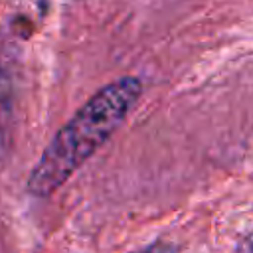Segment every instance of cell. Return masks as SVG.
<instances>
[{"instance_id":"2","label":"cell","mask_w":253,"mask_h":253,"mask_svg":"<svg viewBox=\"0 0 253 253\" xmlns=\"http://www.w3.org/2000/svg\"><path fill=\"white\" fill-rule=\"evenodd\" d=\"M132 253H178V249L172 245V243H166V241H156L152 245H146L138 251H132Z\"/></svg>"},{"instance_id":"3","label":"cell","mask_w":253,"mask_h":253,"mask_svg":"<svg viewBox=\"0 0 253 253\" xmlns=\"http://www.w3.org/2000/svg\"><path fill=\"white\" fill-rule=\"evenodd\" d=\"M237 253H253V231L241 237L237 243Z\"/></svg>"},{"instance_id":"1","label":"cell","mask_w":253,"mask_h":253,"mask_svg":"<svg viewBox=\"0 0 253 253\" xmlns=\"http://www.w3.org/2000/svg\"><path fill=\"white\" fill-rule=\"evenodd\" d=\"M142 95L136 77H119L99 89L55 132L30 170L26 190L34 198L55 194L117 130Z\"/></svg>"}]
</instances>
